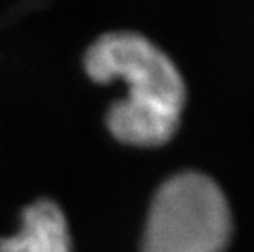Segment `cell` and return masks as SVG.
<instances>
[{"label": "cell", "mask_w": 254, "mask_h": 252, "mask_svg": "<svg viewBox=\"0 0 254 252\" xmlns=\"http://www.w3.org/2000/svg\"><path fill=\"white\" fill-rule=\"evenodd\" d=\"M233 214L212 175L184 169L156 189L146 214L141 252H223Z\"/></svg>", "instance_id": "cell-2"}, {"label": "cell", "mask_w": 254, "mask_h": 252, "mask_svg": "<svg viewBox=\"0 0 254 252\" xmlns=\"http://www.w3.org/2000/svg\"><path fill=\"white\" fill-rule=\"evenodd\" d=\"M0 252H71V236L63 210L50 200L26 206L18 231L0 239Z\"/></svg>", "instance_id": "cell-3"}, {"label": "cell", "mask_w": 254, "mask_h": 252, "mask_svg": "<svg viewBox=\"0 0 254 252\" xmlns=\"http://www.w3.org/2000/svg\"><path fill=\"white\" fill-rule=\"evenodd\" d=\"M84 64L97 82L127 84V97L107 111V126L118 141L159 146L176 135L187 89L179 67L158 45L136 31H110L89 48Z\"/></svg>", "instance_id": "cell-1"}]
</instances>
